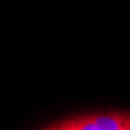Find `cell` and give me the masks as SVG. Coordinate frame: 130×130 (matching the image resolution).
Returning <instances> with one entry per match:
<instances>
[{"label": "cell", "instance_id": "obj_1", "mask_svg": "<svg viewBox=\"0 0 130 130\" xmlns=\"http://www.w3.org/2000/svg\"><path fill=\"white\" fill-rule=\"evenodd\" d=\"M65 130H130V111L90 113L60 121Z\"/></svg>", "mask_w": 130, "mask_h": 130}, {"label": "cell", "instance_id": "obj_2", "mask_svg": "<svg viewBox=\"0 0 130 130\" xmlns=\"http://www.w3.org/2000/svg\"><path fill=\"white\" fill-rule=\"evenodd\" d=\"M45 130H65V127L62 125V122L59 121V122H56V124H53V125H50L48 128H45Z\"/></svg>", "mask_w": 130, "mask_h": 130}]
</instances>
